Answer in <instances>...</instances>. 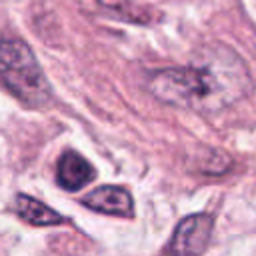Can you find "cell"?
I'll return each instance as SVG.
<instances>
[{
  "mask_svg": "<svg viewBox=\"0 0 256 256\" xmlns=\"http://www.w3.org/2000/svg\"><path fill=\"white\" fill-rule=\"evenodd\" d=\"M148 90L154 98L170 106L214 114L248 96L252 80L234 50L210 44L200 48L186 66L154 72L148 78Z\"/></svg>",
  "mask_w": 256,
  "mask_h": 256,
  "instance_id": "cell-1",
  "label": "cell"
},
{
  "mask_svg": "<svg viewBox=\"0 0 256 256\" xmlns=\"http://www.w3.org/2000/svg\"><path fill=\"white\" fill-rule=\"evenodd\" d=\"M0 80L16 100L30 108H44L52 100L48 78L30 46L20 38L0 40Z\"/></svg>",
  "mask_w": 256,
  "mask_h": 256,
  "instance_id": "cell-2",
  "label": "cell"
},
{
  "mask_svg": "<svg viewBox=\"0 0 256 256\" xmlns=\"http://www.w3.org/2000/svg\"><path fill=\"white\" fill-rule=\"evenodd\" d=\"M214 218L208 214H190L174 230V236L168 244L170 256H200L212 236Z\"/></svg>",
  "mask_w": 256,
  "mask_h": 256,
  "instance_id": "cell-3",
  "label": "cell"
},
{
  "mask_svg": "<svg viewBox=\"0 0 256 256\" xmlns=\"http://www.w3.org/2000/svg\"><path fill=\"white\" fill-rule=\"evenodd\" d=\"M82 204L94 212L112 214V216L130 218L134 214L132 196L126 188H120V186H100V188L88 192L82 198Z\"/></svg>",
  "mask_w": 256,
  "mask_h": 256,
  "instance_id": "cell-4",
  "label": "cell"
},
{
  "mask_svg": "<svg viewBox=\"0 0 256 256\" xmlns=\"http://www.w3.org/2000/svg\"><path fill=\"white\" fill-rule=\"evenodd\" d=\"M56 178L64 190H80L82 186H86L96 178V170L84 156L68 150L58 160Z\"/></svg>",
  "mask_w": 256,
  "mask_h": 256,
  "instance_id": "cell-5",
  "label": "cell"
},
{
  "mask_svg": "<svg viewBox=\"0 0 256 256\" xmlns=\"http://www.w3.org/2000/svg\"><path fill=\"white\" fill-rule=\"evenodd\" d=\"M14 210L16 214L32 224V226H56V224H62L64 222V216L58 214L56 210H52L48 204L28 196V194H18L16 200H14Z\"/></svg>",
  "mask_w": 256,
  "mask_h": 256,
  "instance_id": "cell-6",
  "label": "cell"
}]
</instances>
